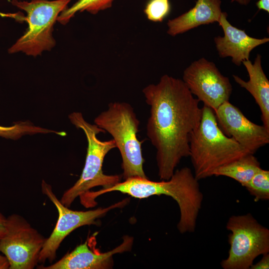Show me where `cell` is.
I'll use <instances>...</instances> for the list:
<instances>
[{
    "mask_svg": "<svg viewBox=\"0 0 269 269\" xmlns=\"http://www.w3.org/2000/svg\"><path fill=\"white\" fill-rule=\"evenodd\" d=\"M142 93L150 107L146 134L156 149L158 174L168 180L181 160L189 156L190 137L200 123L202 108L182 79L167 74Z\"/></svg>",
    "mask_w": 269,
    "mask_h": 269,
    "instance_id": "cell-1",
    "label": "cell"
},
{
    "mask_svg": "<svg viewBox=\"0 0 269 269\" xmlns=\"http://www.w3.org/2000/svg\"><path fill=\"white\" fill-rule=\"evenodd\" d=\"M198 181L191 170L184 167L175 170L168 180L153 181L148 178H129L110 188L89 191L87 198L94 203L99 196L112 191H119L138 199L153 195L168 196L176 201L179 208L180 215L177 224L179 232H193L203 199Z\"/></svg>",
    "mask_w": 269,
    "mask_h": 269,
    "instance_id": "cell-2",
    "label": "cell"
},
{
    "mask_svg": "<svg viewBox=\"0 0 269 269\" xmlns=\"http://www.w3.org/2000/svg\"><path fill=\"white\" fill-rule=\"evenodd\" d=\"M202 110L200 123L189 140V156L198 180L213 176L218 168L250 153L222 132L212 109L204 105Z\"/></svg>",
    "mask_w": 269,
    "mask_h": 269,
    "instance_id": "cell-3",
    "label": "cell"
},
{
    "mask_svg": "<svg viewBox=\"0 0 269 269\" xmlns=\"http://www.w3.org/2000/svg\"><path fill=\"white\" fill-rule=\"evenodd\" d=\"M95 124L113 137L122 159V177L148 178L143 165L141 144L137 137L140 122L133 107L128 103L114 102L94 120Z\"/></svg>",
    "mask_w": 269,
    "mask_h": 269,
    "instance_id": "cell-4",
    "label": "cell"
},
{
    "mask_svg": "<svg viewBox=\"0 0 269 269\" xmlns=\"http://www.w3.org/2000/svg\"><path fill=\"white\" fill-rule=\"evenodd\" d=\"M70 122L76 128L84 132L88 142L84 167L79 179L63 194L60 201L69 207L75 199L90 191L96 186L103 189L110 188L121 182L120 175H107L103 171V164L108 152L116 148L113 139L101 141L97 136L105 131L96 124L92 125L85 120L80 112H73L69 116Z\"/></svg>",
    "mask_w": 269,
    "mask_h": 269,
    "instance_id": "cell-5",
    "label": "cell"
},
{
    "mask_svg": "<svg viewBox=\"0 0 269 269\" xmlns=\"http://www.w3.org/2000/svg\"><path fill=\"white\" fill-rule=\"evenodd\" d=\"M71 0H32L30 2L12 1V3L27 13L28 23L26 32L8 49L9 53L23 52L37 56L50 50L55 44L52 36L54 23L59 14L67 8Z\"/></svg>",
    "mask_w": 269,
    "mask_h": 269,
    "instance_id": "cell-6",
    "label": "cell"
},
{
    "mask_svg": "<svg viewBox=\"0 0 269 269\" xmlns=\"http://www.w3.org/2000/svg\"><path fill=\"white\" fill-rule=\"evenodd\" d=\"M226 228L230 247L221 263L224 269H249L257 257L269 253V230L251 214L231 216Z\"/></svg>",
    "mask_w": 269,
    "mask_h": 269,
    "instance_id": "cell-7",
    "label": "cell"
},
{
    "mask_svg": "<svg viewBox=\"0 0 269 269\" xmlns=\"http://www.w3.org/2000/svg\"><path fill=\"white\" fill-rule=\"evenodd\" d=\"M46 239L23 217L12 214L6 217L0 252L7 259L9 269H33Z\"/></svg>",
    "mask_w": 269,
    "mask_h": 269,
    "instance_id": "cell-8",
    "label": "cell"
},
{
    "mask_svg": "<svg viewBox=\"0 0 269 269\" xmlns=\"http://www.w3.org/2000/svg\"><path fill=\"white\" fill-rule=\"evenodd\" d=\"M42 193L46 195L55 205L58 213V218L55 228L49 237L46 239L41 250L38 263L48 261L52 262L56 252L64 239L74 230L85 225H96L97 220L115 208L122 207L128 199H125L107 208H98L88 211L72 210L63 205L52 191V187L44 180L41 183Z\"/></svg>",
    "mask_w": 269,
    "mask_h": 269,
    "instance_id": "cell-9",
    "label": "cell"
},
{
    "mask_svg": "<svg viewBox=\"0 0 269 269\" xmlns=\"http://www.w3.org/2000/svg\"><path fill=\"white\" fill-rule=\"evenodd\" d=\"M183 81L193 95L214 112L229 101L232 86L229 78L212 61L202 57L193 61L183 71Z\"/></svg>",
    "mask_w": 269,
    "mask_h": 269,
    "instance_id": "cell-10",
    "label": "cell"
},
{
    "mask_svg": "<svg viewBox=\"0 0 269 269\" xmlns=\"http://www.w3.org/2000/svg\"><path fill=\"white\" fill-rule=\"evenodd\" d=\"M214 113L222 132L250 153L254 154L269 143V130L250 121L229 101L220 105Z\"/></svg>",
    "mask_w": 269,
    "mask_h": 269,
    "instance_id": "cell-11",
    "label": "cell"
},
{
    "mask_svg": "<svg viewBox=\"0 0 269 269\" xmlns=\"http://www.w3.org/2000/svg\"><path fill=\"white\" fill-rule=\"evenodd\" d=\"M227 16V13L222 11L218 22L224 35L214 37V43L220 57H230L234 64L240 66L244 61L249 60L250 53L254 48L268 42L269 38L249 36L244 30L232 25Z\"/></svg>",
    "mask_w": 269,
    "mask_h": 269,
    "instance_id": "cell-12",
    "label": "cell"
},
{
    "mask_svg": "<svg viewBox=\"0 0 269 269\" xmlns=\"http://www.w3.org/2000/svg\"><path fill=\"white\" fill-rule=\"evenodd\" d=\"M133 239L128 236L123 238V243L113 250L105 253L96 252L90 250L87 242L77 246L57 262L48 266H41V269H104L113 265V256L118 253L130 251Z\"/></svg>",
    "mask_w": 269,
    "mask_h": 269,
    "instance_id": "cell-13",
    "label": "cell"
},
{
    "mask_svg": "<svg viewBox=\"0 0 269 269\" xmlns=\"http://www.w3.org/2000/svg\"><path fill=\"white\" fill-rule=\"evenodd\" d=\"M221 2V0H197L193 7L168 21L167 33L175 36L202 25L218 22L222 12Z\"/></svg>",
    "mask_w": 269,
    "mask_h": 269,
    "instance_id": "cell-14",
    "label": "cell"
},
{
    "mask_svg": "<svg viewBox=\"0 0 269 269\" xmlns=\"http://www.w3.org/2000/svg\"><path fill=\"white\" fill-rule=\"evenodd\" d=\"M262 56L258 54L252 63L250 60L244 61L249 76L246 81L237 75H233L234 81L247 90L254 97L261 112L263 126L269 130V81L262 66Z\"/></svg>",
    "mask_w": 269,
    "mask_h": 269,
    "instance_id": "cell-15",
    "label": "cell"
},
{
    "mask_svg": "<svg viewBox=\"0 0 269 269\" xmlns=\"http://www.w3.org/2000/svg\"><path fill=\"white\" fill-rule=\"evenodd\" d=\"M254 154H246L218 168L213 176L230 177L244 186L261 168L260 162Z\"/></svg>",
    "mask_w": 269,
    "mask_h": 269,
    "instance_id": "cell-16",
    "label": "cell"
},
{
    "mask_svg": "<svg viewBox=\"0 0 269 269\" xmlns=\"http://www.w3.org/2000/svg\"><path fill=\"white\" fill-rule=\"evenodd\" d=\"M115 0H78L70 8H67L61 12L57 20L65 24L77 12L87 11L92 14H96L101 10L110 8Z\"/></svg>",
    "mask_w": 269,
    "mask_h": 269,
    "instance_id": "cell-17",
    "label": "cell"
},
{
    "mask_svg": "<svg viewBox=\"0 0 269 269\" xmlns=\"http://www.w3.org/2000/svg\"><path fill=\"white\" fill-rule=\"evenodd\" d=\"M255 201L269 199V171L261 168L244 186Z\"/></svg>",
    "mask_w": 269,
    "mask_h": 269,
    "instance_id": "cell-18",
    "label": "cell"
},
{
    "mask_svg": "<svg viewBox=\"0 0 269 269\" xmlns=\"http://www.w3.org/2000/svg\"><path fill=\"white\" fill-rule=\"evenodd\" d=\"M53 131L30 125L26 122L15 124L10 127L0 126V136L5 138L16 139L25 134L52 133Z\"/></svg>",
    "mask_w": 269,
    "mask_h": 269,
    "instance_id": "cell-19",
    "label": "cell"
},
{
    "mask_svg": "<svg viewBox=\"0 0 269 269\" xmlns=\"http://www.w3.org/2000/svg\"><path fill=\"white\" fill-rule=\"evenodd\" d=\"M170 11L169 0H149L144 9L147 18L155 22H162Z\"/></svg>",
    "mask_w": 269,
    "mask_h": 269,
    "instance_id": "cell-20",
    "label": "cell"
},
{
    "mask_svg": "<svg viewBox=\"0 0 269 269\" xmlns=\"http://www.w3.org/2000/svg\"><path fill=\"white\" fill-rule=\"evenodd\" d=\"M262 259L256 264H253L250 269H269V254L267 253L263 255Z\"/></svg>",
    "mask_w": 269,
    "mask_h": 269,
    "instance_id": "cell-21",
    "label": "cell"
},
{
    "mask_svg": "<svg viewBox=\"0 0 269 269\" xmlns=\"http://www.w3.org/2000/svg\"><path fill=\"white\" fill-rule=\"evenodd\" d=\"M6 221V217L0 211V240L5 233Z\"/></svg>",
    "mask_w": 269,
    "mask_h": 269,
    "instance_id": "cell-22",
    "label": "cell"
},
{
    "mask_svg": "<svg viewBox=\"0 0 269 269\" xmlns=\"http://www.w3.org/2000/svg\"><path fill=\"white\" fill-rule=\"evenodd\" d=\"M256 5L259 10L269 12V0H259L256 3Z\"/></svg>",
    "mask_w": 269,
    "mask_h": 269,
    "instance_id": "cell-23",
    "label": "cell"
},
{
    "mask_svg": "<svg viewBox=\"0 0 269 269\" xmlns=\"http://www.w3.org/2000/svg\"><path fill=\"white\" fill-rule=\"evenodd\" d=\"M0 269H9V263L6 257L0 252Z\"/></svg>",
    "mask_w": 269,
    "mask_h": 269,
    "instance_id": "cell-24",
    "label": "cell"
},
{
    "mask_svg": "<svg viewBox=\"0 0 269 269\" xmlns=\"http://www.w3.org/2000/svg\"><path fill=\"white\" fill-rule=\"evenodd\" d=\"M251 0H231V2H236L242 5L248 4Z\"/></svg>",
    "mask_w": 269,
    "mask_h": 269,
    "instance_id": "cell-25",
    "label": "cell"
}]
</instances>
